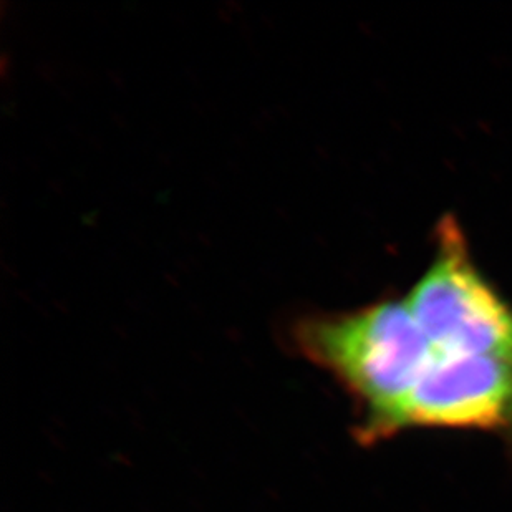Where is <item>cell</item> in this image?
<instances>
[{
  "mask_svg": "<svg viewBox=\"0 0 512 512\" xmlns=\"http://www.w3.org/2000/svg\"><path fill=\"white\" fill-rule=\"evenodd\" d=\"M295 352L330 373L355 403L353 438L375 446L393 411L435 357L403 297H387L360 309L307 314L289 330Z\"/></svg>",
  "mask_w": 512,
  "mask_h": 512,
  "instance_id": "cell-1",
  "label": "cell"
},
{
  "mask_svg": "<svg viewBox=\"0 0 512 512\" xmlns=\"http://www.w3.org/2000/svg\"><path fill=\"white\" fill-rule=\"evenodd\" d=\"M405 300L436 353L512 362V304L474 262L455 216L436 226L433 259Z\"/></svg>",
  "mask_w": 512,
  "mask_h": 512,
  "instance_id": "cell-2",
  "label": "cell"
},
{
  "mask_svg": "<svg viewBox=\"0 0 512 512\" xmlns=\"http://www.w3.org/2000/svg\"><path fill=\"white\" fill-rule=\"evenodd\" d=\"M410 430L484 431L512 441V362L435 352L383 441Z\"/></svg>",
  "mask_w": 512,
  "mask_h": 512,
  "instance_id": "cell-3",
  "label": "cell"
}]
</instances>
